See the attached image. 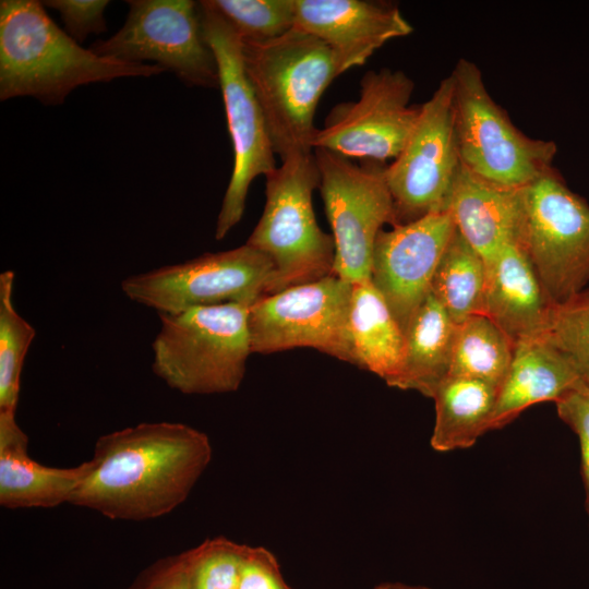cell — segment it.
Segmentation results:
<instances>
[{"mask_svg":"<svg viewBox=\"0 0 589 589\" xmlns=\"http://www.w3.org/2000/svg\"><path fill=\"white\" fill-rule=\"evenodd\" d=\"M28 437L14 410H0V505L51 508L69 503L91 469V460L71 468L45 466L28 455Z\"/></svg>","mask_w":589,"mask_h":589,"instance_id":"19","label":"cell"},{"mask_svg":"<svg viewBox=\"0 0 589 589\" xmlns=\"http://www.w3.org/2000/svg\"><path fill=\"white\" fill-rule=\"evenodd\" d=\"M521 244L553 305L589 283V204L554 167L525 187Z\"/></svg>","mask_w":589,"mask_h":589,"instance_id":"9","label":"cell"},{"mask_svg":"<svg viewBox=\"0 0 589 589\" xmlns=\"http://www.w3.org/2000/svg\"><path fill=\"white\" fill-rule=\"evenodd\" d=\"M514 350L512 339L486 314L471 315L456 324L448 375L481 380L500 388Z\"/></svg>","mask_w":589,"mask_h":589,"instance_id":"25","label":"cell"},{"mask_svg":"<svg viewBox=\"0 0 589 589\" xmlns=\"http://www.w3.org/2000/svg\"><path fill=\"white\" fill-rule=\"evenodd\" d=\"M248 77L280 160L312 152L317 104L339 73L329 47L297 28L265 41H242Z\"/></svg>","mask_w":589,"mask_h":589,"instance_id":"3","label":"cell"},{"mask_svg":"<svg viewBox=\"0 0 589 589\" xmlns=\"http://www.w3.org/2000/svg\"><path fill=\"white\" fill-rule=\"evenodd\" d=\"M293 28L329 47L339 75L413 32L396 4L369 0H296Z\"/></svg>","mask_w":589,"mask_h":589,"instance_id":"16","label":"cell"},{"mask_svg":"<svg viewBox=\"0 0 589 589\" xmlns=\"http://www.w3.org/2000/svg\"><path fill=\"white\" fill-rule=\"evenodd\" d=\"M320 191L335 242L333 274L349 284L371 280L375 240L385 224L397 225L383 163L357 165L315 148Z\"/></svg>","mask_w":589,"mask_h":589,"instance_id":"8","label":"cell"},{"mask_svg":"<svg viewBox=\"0 0 589 589\" xmlns=\"http://www.w3.org/2000/svg\"><path fill=\"white\" fill-rule=\"evenodd\" d=\"M351 291L332 274L257 299L248 315L252 353L309 347L351 363Z\"/></svg>","mask_w":589,"mask_h":589,"instance_id":"12","label":"cell"},{"mask_svg":"<svg viewBox=\"0 0 589 589\" xmlns=\"http://www.w3.org/2000/svg\"><path fill=\"white\" fill-rule=\"evenodd\" d=\"M444 211L449 213L456 230L482 257L485 267L505 243L522 241L525 187L490 183L460 163Z\"/></svg>","mask_w":589,"mask_h":589,"instance_id":"17","label":"cell"},{"mask_svg":"<svg viewBox=\"0 0 589 589\" xmlns=\"http://www.w3.org/2000/svg\"><path fill=\"white\" fill-rule=\"evenodd\" d=\"M197 7L204 38L218 67L235 157L215 229L216 240H221L241 220L253 180L277 166L263 110L244 69L241 39L208 0Z\"/></svg>","mask_w":589,"mask_h":589,"instance_id":"7","label":"cell"},{"mask_svg":"<svg viewBox=\"0 0 589 589\" xmlns=\"http://www.w3.org/2000/svg\"><path fill=\"white\" fill-rule=\"evenodd\" d=\"M197 546L157 560L128 589H196Z\"/></svg>","mask_w":589,"mask_h":589,"instance_id":"30","label":"cell"},{"mask_svg":"<svg viewBox=\"0 0 589 589\" xmlns=\"http://www.w3.org/2000/svg\"><path fill=\"white\" fill-rule=\"evenodd\" d=\"M582 383L572 361L544 338L516 344L510 369L498 388L489 431L507 425L534 404L556 402Z\"/></svg>","mask_w":589,"mask_h":589,"instance_id":"20","label":"cell"},{"mask_svg":"<svg viewBox=\"0 0 589 589\" xmlns=\"http://www.w3.org/2000/svg\"><path fill=\"white\" fill-rule=\"evenodd\" d=\"M373 589H433L426 586L408 585L402 582H382L375 586Z\"/></svg>","mask_w":589,"mask_h":589,"instance_id":"34","label":"cell"},{"mask_svg":"<svg viewBox=\"0 0 589 589\" xmlns=\"http://www.w3.org/2000/svg\"><path fill=\"white\" fill-rule=\"evenodd\" d=\"M413 89L414 82L404 71H368L360 81L359 98L330 110L313 135L312 148L383 164L394 160L420 116L421 105H410Z\"/></svg>","mask_w":589,"mask_h":589,"instance_id":"13","label":"cell"},{"mask_svg":"<svg viewBox=\"0 0 589 589\" xmlns=\"http://www.w3.org/2000/svg\"><path fill=\"white\" fill-rule=\"evenodd\" d=\"M485 313L516 345L542 338L552 308L518 241L505 243L485 267Z\"/></svg>","mask_w":589,"mask_h":589,"instance_id":"18","label":"cell"},{"mask_svg":"<svg viewBox=\"0 0 589 589\" xmlns=\"http://www.w3.org/2000/svg\"><path fill=\"white\" fill-rule=\"evenodd\" d=\"M558 417L579 440L581 474L589 516V386L582 383L555 402Z\"/></svg>","mask_w":589,"mask_h":589,"instance_id":"32","label":"cell"},{"mask_svg":"<svg viewBox=\"0 0 589 589\" xmlns=\"http://www.w3.org/2000/svg\"><path fill=\"white\" fill-rule=\"evenodd\" d=\"M485 289L484 261L455 230L433 275L432 294L458 324L485 313Z\"/></svg>","mask_w":589,"mask_h":589,"instance_id":"24","label":"cell"},{"mask_svg":"<svg viewBox=\"0 0 589 589\" xmlns=\"http://www.w3.org/2000/svg\"><path fill=\"white\" fill-rule=\"evenodd\" d=\"M455 230L449 213L440 211L377 235L371 281L404 334L431 291L433 275Z\"/></svg>","mask_w":589,"mask_h":589,"instance_id":"15","label":"cell"},{"mask_svg":"<svg viewBox=\"0 0 589 589\" xmlns=\"http://www.w3.org/2000/svg\"><path fill=\"white\" fill-rule=\"evenodd\" d=\"M273 277L271 260L243 244L128 276L121 290L131 301L158 314H178L195 306L252 304L269 294Z\"/></svg>","mask_w":589,"mask_h":589,"instance_id":"10","label":"cell"},{"mask_svg":"<svg viewBox=\"0 0 589 589\" xmlns=\"http://www.w3.org/2000/svg\"><path fill=\"white\" fill-rule=\"evenodd\" d=\"M460 166L450 76L444 77L421 105L417 124L400 154L386 166V182L397 225L444 211Z\"/></svg>","mask_w":589,"mask_h":589,"instance_id":"14","label":"cell"},{"mask_svg":"<svg viewBox=\"0 0 589 589\" xmlns=\"http://www.w3.org/2000/svg\"><path fill=\"white\" fill-rule=\"evenodd\" d=\"M498 388L481 380L448 375L432 395L435 422L430 444L436 452L466 449L489 432Z\"/></svg>","mask_w":589,"mask_h":589,"instance_id":"23","label":"cell"},{"mask_svg":"<svg viewBox=\"0 0 589 589\" xmlns=\"http://www.w3.org/2000/svg\"><path fill=\"white\" fill-rule=\"evenodd\" d=\"M43 4L59 12L65 33L76 43L107 29L104 16L107 0H48Z\"/></svg>","mask_w":589,"mask_h":589,"instance_id":"31","label":"cell"},{"mask_svg":"<svg viewBox=\"0 0 589 589\" xmlns=\"http://www.w3.org/2000/svg\"><path fill=\"white\" fill-rule=\"evenodd\" d=\"M166 70L82 48L46 13L43 2H0V99L32 96L59 105L76 87L119 77L152 76Z\"/></svg>","mask_w":589,"mask_h":589,"instance_id":"2","label":"cell"},{"mask_svg":"<svg viewBox=\"0 0 589 589\" xmlns=\"http://www.w3.org/2000/svg\"><path fill=\"white\" fill-rule=\"evenodd\" d=\"M542 338L572 361L589 386V289L552 305Z\"/></svg>","mask_w":589,"mask_h":589,"instance_id":"28","label":"cell"},{"mask_svg":"<svg viewBox=\"0 0 589 589\" xmlns=\"http://www.w3.org/2000/svg\"><path fill=\"white\" fill-rule=\"evenodd\" d=\"M240 589H291L283 578L275 555L263 546L244 545Z\"/></svg>","mask_w":589,"mask_h":589,"instance_id":"33","label":"cell"},{"mask_svg":"<svg viewBox=\"0 0 589 589\" xmlns=\"http://www.w3.org/2000/svg\"><path fill=\"white\" fill-rule=\"evenodd\" d=\"M449 76L457 148L466 169L496 185L524 188L553 167L556 143L520 131L493 99L474 62L460 58Z\"/></svg>","mask_w":589,"mask_h":589,"instance_id":"6","label":"cell"},{"mask_svg":"<svg viewBox=\"0 0 589 589\" xmlns=\"http://www.w3.org/2000/svg\"><path fill=\"white\" fill-rule=\"evenodd\" d=\"M265 178L264 211L245 244L273 263L269 294L332 275L334 238L317 225L312 203L321 181L314 153L288 156Z\"/></svg>","mask_w":589,"mask_h":589,"instance_id":"5","label":"cell"},{"mask_svg":"<svg viewBox=\"0 0 589 589\" xmlns=\"http://www.w3.org/2000/svg\"><path fill=\"white\" fill-rule=\"evenodd\" d=\"M242 41H265L294 27L296 0H208Z\"/></svg>","mask_w":589,"mask_h":589,"instance_id":"27","label":"cell"},{"mask_svg":"<svg viewBox=\"0 0 589 589\" xmlns=\"http://www.w3.org/2000/svg\"><path fill=\"white\" fill-rule=\"evenodd\" d=\"M123 26L91 46L96 55L132 63L155 61L189 86L218 87L216 58L206 43L197 3L129 0Z\"/></svg>","mask_w":589,"mask_h":589,"instance_id":"11","label":"cell"},{"mask_svg":"<svg viewBox=\"0 0 589 589\" xmlns=\"http://www.w3.org/2000/svg\"><path fill=\"white\" fill-rule=\"evenodd\" d=\"M348 328L351 364L389 385L401 369L405 334L371 280L352 284Z\"/></svg>","mask_w":589,"mask_h":589,"instance_id":"21","label":"cell"},{"mask_svg":"<svg viewBox=\"0 0 589 589\" xmlns=\"http://www.w3.org/2000/svg\"><path fill=\"white\" fill-rule=\"evenodd\" d=\"M244 544L224 537L197 545L196 589H240V565Z\"/></svg>","mask_w":589,"mask_h":589,"instance_id":"29","label":"cell"},{"mask_svg":"<svg viewBox=\"0 0 589 589\" xmlns=\"http://www.w3.org/2000/svg\"><path fill=\"white\" fill-rule=\"evenodd\" d=\"M250 305L230 302L159 314L152 342L154 374L185 395L236 392L252 353Z\"/></svg>","mask_w":589,"mask_h":589,"instance_id":"4","label":"cell"},{"mask_svg":"<svg viewBox=\"0 0 589 589\" xmlns=\"http://www.w3.org/2000/svg\"><path fill=\"white\" fill-rule=\"evenodd\" d=\"M15 274H0V410H16L21 374L35 328L14 308Z\"/></svg>","mask_w":589,"mask_h":589,"instance_id":"26","label":"cell"},{"mask_svg":"<svg viewBox=\"0 0 589 589\" xmlns=\"http://www.w3.org/2000/svg\"><path fill=\"white\" fill-rule=\"evenodd\" d=\"M212 453L205 433L179 422H142L104 434L69 504L113 520L165 516L188 498Z\"/></svg>","mask_w":589,"mask_h":589,"instance_id":"1","label":"cell"},{"mask_svg":"<svg viewBox=\"0 0 589 589\" xmlns=\"http://www.w3.org/2000/svg\"><path fill=\"white\" fill-rule=\"evenodd\" d=\"M456 323L430 293L405 330L401 369L389 386L432 397L448 376Z\"/></svg>","mask_w":589,"mask_h":589,"instance_id":"22","label":"cell"}]
</instances>
